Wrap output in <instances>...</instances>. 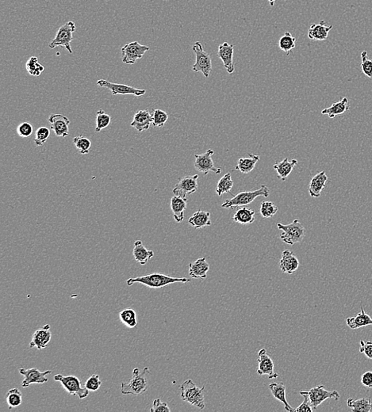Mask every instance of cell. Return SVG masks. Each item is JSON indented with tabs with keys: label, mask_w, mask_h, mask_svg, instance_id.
I'll return each mask as SVG.
<instances>
[{
	"label": "cell",
	"mask_w": 372,
	"mask_h": 412,
	"mask_svg": "<svg viewBox=\"0 0 372 412\" xmlns=\"http://www.w3.org/2000/svg\"><path fill=\"white\" fill-rule=\"evenodd\" d=\"M151 412H170L171 409L168 407V404L165 402L161 401L160 399H156L153 401L152 408L150 409Z\"/></svg>",
	"instance_id": "cell-48"
},
{
	"label": "cell",
	"mask_w": 372,
	"mask_h": 412,
	"mask_svg": "<svg viewBox=\"0 0 372 412\" xmlns=\"http://www.w3.org/2000/svg\"><path fill=\"white\" fill-rule=\"evenodd\" d=\"M347 405L353 412L372 411V403L370 398H361L356 400L349 398L347 400Z\"/></svg>",
	"instance_id": "cell-33"
},
{
	"label": "cell",
	"mask_w": 372,
	"mask_h": 412,
	"mask_svg": "<svg viewBox=\"0 0 372 412\" xmlns=\"http://www.w3.org/2000/svg\"><path fill=\"white\" fill-rule=\"evenodd\" d=\"M350 105L348 99L347 98H343L340 102L332 104L330 107H328L322 111L323 115H328L330 118H334L336 116L341 115L345 114L347 111H349Z\"/></svg>",
	"instance_id": "cell-30"
},
{
	"label": "cell",
	"mask_w": 372,
	"mask_h": 412,
	"mask_svg": "<svg viewBox=\"0 0 372 412\" xmlns=\"http://www.w3.org/2000/svg\"><path fill=\"white\" fill-rule=\"evenodd\" d=\"M6 400L8 404L9 408L12 409L21 405L23 403V395L20 390L17 388L9 390L6 396Z\"/></svg>",
	"instance_id": "cell-37"
},
{
	"label": "cell",
	"mask_w": 372,
	"mask_h": 412,
	"mask_svg": "<svg viewBox=\"0 0 372 412\" xmlns=\"http://www.w3.org/2000/svg\"><path fill=\"white\" fill-rule=\"evenodd\" d=\"M196 56V63L192 66L194 73H202L206 78H209L212 71L211 57L203 48L201 42H196L192 47Z\"/></svg>",
	"instance_id": "cell-7"
},
{
	"label": "cell",
	"mask_w": 372,
	"mask_h": 412,
	"mask_svg": "<svg viewBox=\"0 0 372 412\" xmlns=\"http://www.w3.org/2000/svg\"><path fill=\"white\" fill-rule=\"evenodd\" d=\"M269 389L272 392V396L275 400H279V402L284 404V409L287 411L294 412V408H293L288 404L287 397H286V385L284 382L279 383H272L269 385Z\"/></svg>",
	"instance_id": "cell-27"
},
{
	"label": "cell",
	"mask_w": 372,
	"mask_h": 412,
	"mask_svg": "<svg viewBox=\"0 0 372 412\" xmlns=\"http://www.w3.org/2000/svg\"><path fill=\"white\" fill-rule=\"evenodd\" d=\"M198 180H199L198 174L185 176V177L180 178L172 190L173 194L179 196V197L187 199V196L197 191L198 188H199Z\"/></svg>",
	"instance_id": "cell-12"
},
{
	"label": "cell",
	"mask_w": 372,
	"mask_h": 412,
	"mask_svg": "<svg viewBox=\"0 0 372 412\" xmlns=\"http://www.w3.org/2000/svg\"><path fill=\"white\" fill-rule=\"evenodd\" d=\"M215 154V151L209 149L205 153L196 154L194 155V168L196 171L201 172L204 175H207L209 172H214L215 174H221L220 168H215V163L212 159V155Z\"/></svg>",
	"instance_id": "cell-11"
},
{
	"label": "cell",
	"mask_w": 372,
	"mask_h": 412,
	"mask_svg": "<svg viewBox=\"0 0 372 412\" xmlns=\"http://www.w3.org/2000/svg\"><path fill=\"white\" fill-rule=\"evenodd\" d=\"M152 123V114L149 110H140L135 113L130 126L135 129L138 133L146 131L150 128Z\"/></svg>",
	"instance_id": "cell-20"
},
{
	"label": "cell",
	"mask_w": 372,
	"mask_h": 412,
	"mask_svg": "<svg viewBox=\"0 0 372 412\" xmlns=\"http://www.w3.org/2000/svg\"><path fill=\"white\" fill-rule=\"evenodd\" d=\"M73 143L76 149L83 155H86L90 152L92 142L87 137L83 136H76L73 139Z\"/></svg>",
	"instance_id": "cell-38"
},
{
	"label": "cell",
	"mask_w": 372,
	"mask_h": 412,
	"mask_svg": "<svg viewBox=\"0 0 372 412\" xmlns=\"http://www.w3.org/2000/svg\"><path fill=\"white\" fill-rule=\"evenodd\" d=\"M300 395L303 396L304 400H303V404H300L297 408L294 409V412H313L314 411L313 407H312L311 404H310V399H309L308 395H307V391H301L299 392Z\"/></svg>",
	"instance_id": "cell-45"
},
{
	"label": "cell",
	"mask_w": 372,
	"mask_h": 412,
	"mask_svg": "<svg viewBox=\"0 0 372 412\" xmlns=\"http://www.w3.org/2000/svg\"><path fill=\"white\" fill-rule=\"evenodd\" d=\"M360 352L365 354L367 359L372 360V342H365L364 340L360 341Z\"/></svg>",
	"instance_id": "cell-49"
},
{
	"label": "cell",
	"mask_w": 372,
	"mask_h": 412,
	"mask_svg": "<svg viewBox=\"0 0 372 412\" xmlns=\"http://www.w3.org/2000/svg\"><path fill=\"white\" fill-rule=\"evenodd\" d=\"M296 38L291 35L290 32H286L279 41V47L281 50L289 55L290 52L295 48Z\"/></svg>",
	"instance_id": "cell-36"
},
{
	"label": "cell",
	"mask_w": 372,
	"mask_h": 412,
	"mask_svg": "<svg viewBox=\"0 0 372 412\" xmlns=\"http://www.w3.org/2000/svg\"><path fill=\"white\" fill-rule=\"evenodd\" d=\"M54 380L61 382L63 387L67 390L70 395L77 396L80 400H83L89 395L90 391L86 387L82 386L81 381L76 377L72 375L63 376L61 374H57L54 376Z\"/></svg>",
	"instance_id": "cell-8"
},
{
	"label": "cell",
	"mask_w": 372,
	"mask_h": 412,
	"mask_svg": "<svg viewBox=\"0 0 372 412\" xmlns=\"http://www.w3.org/2000/svg\"><path fill=\"white\" fill-rule=\"evenodd\" d=\"M260 160L259 155L250 154L249 157H242L236 165L235 169L241 171L243 174H250L256 167V164Z\"/></svg>",
	"instance_id": "cell-31"
},
{
	"label": "cell",
	"mask_w": 372,
	"mask_h": 412,
	"mask_svg": "<svg viewBox=\"0 0 372 412\" xmlns=\"http://www.w3.org/2000/svg\"><path fill=\"white\" fill-rule=\"evenodd\" d=\"M133 255L136 262L144 266L149 259L154 256L153 250H148L140 240H136L133 247Z\"/></svg>",
	"instance_id": "cell-24"
},
{
	"label": "cell",
	"mask_w": 372,
	"mask_h": 412,
	"mask_svg": "<svg viewBox=\"0 0 372 412\" xmlns=\"http://www.w3.org/2000/svg\"><path fill=\"white\" fill-rule=\"evenodd\" d=\"M150 371L145 367L140 372L138 368H135L132 372V378L128 382H121V392L122 395H141L148 390L149 386V375Z\"/></svg>",
	"instance_id": "cell-2"
},
{
	"label": "cell",
	"mask_w": 372,
	"mask_h": 412,
	"mask_svg": "<svg viewBox=\"0 0 372 412\" xmlns=\"http://www.w3.org/2000/svg\"><path fill=\"white\" fill-rule=\"evenodd\" d=\"M275 365L272 357L268 354L265 349H261L258 353V369L257 373L260 376H269V379H275L279 377L275 372Z\"/></svg>",
	"instance_id": "cell-15"
},
{
	"label": "cell",
	"mask_w": 372,
	"mask_h": 412,
	"mask_svg": "<svg viewBox=\"0 0 372 412\" xmlns=\"http://www.w3.org/2000/svg\"><path fill=\"white\" fill-rule=\"evenodd\" d=\"M102 385V381L99 379V375L93 374L87 379L85 383V387L90 391H95L99 390Z\"/></svg>",
	"instance_id": "cell-46"
},
{
	"label": "cell",
	"mask_w": 372,
	"mask_h": 412,
	"mask_svg": "<svg viewBox=\"0 0 372 412\" xmlns=\"http://www.w3.org/2000/svg\"><path fill=\"white\" fill-rule=\"evenodd\" d=\"M192 278H174L168 276L161 273H152V274L145 275V276L137 277V278H130L127 281L128 286H131L135 283H140L152 289H159L162 287L168 286V284L174 283H187L191 281Z\"/></svg>",
	"instance_id": "cell-1"
},
{
	"label": "cell",
	"mask_w": 372,
	"mask_h": 412,
	"mask_svg": "<svg viewBox=\"0 0 372 412\" xmlns=\"http://www.w3.org/2000/svg\"><path fill=\"white\" fill-rule=\"evenodd\" d=\"M76 29V24L73 21L68 22L61 26L57 30L54 39L49 42V48H55L61 46L65 48L70 54L73 53L71 42H73V33Z\"/></svg>",
	"instance_id": "cell-6"
},
{
	"label": "cell",
	"mask_w": 372,
	"mask_h": 412,
	"mask_svg": "<svg viewBox=\"0 0 372 412\" xmlns=\"http://www.w3.org/2000/svg\"><path fill=\"white\" fill-rule=\"evenodd\" d=\"M180 397L184 401L201 410L205 408V386L199 388L192 380L189 379L180 385Z\"/></svg>",
	"instance_id": "cell-3"
},
{
	"label": "cell",
	"mask_w": 372,
	"mask_h": 412,
	"mask_svg": "<svg viewBox=\"0 0 372 412\" xmlns=\"http://www.w3.org/2000/svg\"><path fill=\"white\" fill-rule=\"evenodd\" d=\"M328 181V176L325 171H321L318 174L313 176L309 185V193L310 197L319 198L322 194V190L326 187Z\"/></svg>",
	"instance_id": "cell-22"
},
{
	"label": "cell",
	"mask_w": 372,
	"mask_h": 412,
	"mask_svg": "<svg viewBox=\"0 0 372 412\" xmlns=\"http://www.w3.org/2000/svg\"><path fill=\"white\" fill-rule=\"evenodd\" d=\"M50 130L47 127H40L35 133L34 143L37 146H42L49 139Z\"/></svg>",
	"instance_id": "cell-43"
},
{
	"label": "cell",
	"mask_w": 372,
	"mask_h": 412,
	"mask_svg": "<svg viewBox=\"0 0 372 412\" xmlns=\"http://www.w3.org/2000/svg\"><path fill=\"white\" fill-rule=\"evenodd\" d=\"M324 387L325 386L322 385H318V386L312 388L310 391H306L309 399H310L312 407L314 410H317L318 406H320L324 401H326L328 399H334L338 401L341 398V395L338 391L336 390L328 391V390L325 389Z\"/></svg>",
	"instance_id": "cell-10"
},
{
	"label": "cell",
	"mask_w": 372,
	"mask_h": 412,
	"mask_svg": "<svg viewBox=\"0 0 372 412\" xmlns=\"http://www.w3.org/2000/svg\"><path fill=\"white\" fill-rule=\"evenodd\" d=\"M233 221L235 222L241 224H250L254 222L255 220V212L251 208L243 207L239 208L237 209V212L234 213L233 217Z\"/></svg>",
	"instance_id": "cell-32"
},
{
	"label": "cell",
	"mask_w": 372,
	"mask_h": 412,
	"mask_svg": "<svg viewBox=\"0 0 372 412\" xmlns=\"http://www.w3.org/2000/svg\"><path fill=\"white\" fill-rule=\"evenodd\" d=\"M52 338V333L50 331L49 325H45L38 328L33 335L32 340L30 343V348L37 347L38 350H42L48 347L49 342Z\"/></svg>",
	"instance_id": "cell-17"
},
{
	"label": "cell",
	"mask_w": 372,
	"mask_h": 412,
	"mask_svg": "<svg viewBox=\"0 0 372 412\" xmlns=\"http://www.w3.org/2000/svg\"><path fill=\"white\" fill-rule=\"evenodd\" d=\"M120 320L129 328H134L137 325V313L132 309H126L119 312Z\"/></svg>",
	"instance_id": "cell-35"
},
{
	"label": "cell",
	"mask_w": 372,
	"mask_h": 412,
	"mask_svg": "<svg viewBox=\"0 0 372 412\" xmlns=\"http://www.w3.org/2000/svg\"><path fill=\"white\" fill-rule=\"evenodd\" d=\"M210 217H211L210 212L199 210L189 218L188 223L196 229H201L205 227L211 225Z\"/></svg>",
	"instance_id": "cell-25"
},
{
	"label": "cell",
	"mask_w": 372,
	"mask_h": 412,
	"mask_svg": "<svg viewBox=\"0 0 372 412\" xmlns=\"http://www.w3.org/2000/svg\"><path fill=\"white\" fill-rule=\"evenodd\" d=\"M278 207L273 202H263L260 205V212L263 218H272L277 213Z\"/></svg>",
	"instance_id": "cell-42"
},
{
	"label": "cell",
	"mask_w": 372,
	"mask_h": 412,
	"mask_svg": "<svg viewBox=\"0 0 372 412\" xmlns=\"http://www.w3.org/2000/svg\"><path fill=\"white\" fill-rule=\"evenodd\" d=\"M152 126L156 128L163 127L168 120V114L162 110H154L152 114Z\"/></svg>",
	"instance_id": "cell-41"
},
{
	"label": "cell",
	"mask_w": 372,
	"mask_h": 412,
	"mask_svg": "<svg viewBox=\"0 0 372 412\" xmlns=\"http://www.w3.org/2000/svg\"><path fill=\"white\" fill-rule=\"evenodd\" d=\"M299 261L294 252L289 250L282 252L279 261V268L285 274H292L299 267Z\"/></svg>",
	"instance_id": "cell-19"
},
{
	"label": "cell",
	"mask_w": 372,
	"mask_h": 412,
	"mask_svg": "<svg viewBox=\"0 0 372 412\" xmlns=\"http://www.w3.org/2000/svg\"><path fill=\"white\" fill-rule=\"evenodd\" d=\"M233 186H234V181L232 180V175L231 173H226L218 182L215 191L218 196L221 197L223 193H229L233 189Z\"/></svg>",
	"instance_id": "cell-34"
},
{
	"label": "cell",
	"mask_w": 372,
	"mask_h": 412,
	"mask_svg": "<svg viewBox=\"0 0 372 412\" xmlns=\"http://www.w3.org/2000/svg\"><path fill=\"white\" fill-rule=\"evenodd\" d=\"M361 312L355 317H349L346 319V324L351 329L356 330L358 328L372 325V318L366 313L364 308H360Z\"/></svg>",
	"instance_id": "cell-29"
},
{
	"label": "cell",
	"mask_w": 372,
	"mask_h": 412,
	"mask_svg": "<svg viewBox=\"0 0 372 412\" xmlns=\"http://www.w3.org/2000/svg\"><path fill=\"white\" fill-rule=\"evenodd\" d=\"M361 383L367 388H372V372L367 371L362 375Z\"/></svg>",
	"instance_id": "cell-50"
},
{
	"label": "cell",
	"mask_w": 372,
	"mask_h": 412,
	"mask_svg": "<svg viewBox=\"0 0 372 412\" xmlns=\"http://www.w3.org/2000/svg\"><path fill=\"white\" fill-rule=\"evenodd\" d=\"M268 1H269V4H270L271 7H273L274 4H275V1H277V0H268Z\"/></svg>",
	"instance_id": "cell-51"
},
{
	"label": "cell",
	"mask_w": 372,
	"mask_h": 412,
	"mask_svg": "<svg viewBox=\"0 0 372 412\" xmlns=\"http://www.w3.org/2000/svg\"><path fill=\"white\" fill-rule=\"evenodd\" d=\"M209 271V264L206 262V258L198 259L196 262L189 264V275L191 278L206 279Z\"/></svg>",
	"instance_id": "cell-21"
},
{
	"label": "cell",
	"mask_w": 372,
	"mask_h": 412,
	"mask_svg": "<svg viewBox=\"0 0 372 412\" xmlns=\"http://www.w3.org/2000/svg\"><path fill=\"white\" fill-rule=\"evenodd\" d=\"M278 228L282 231L280 239L288 245H294L301 243L306 237V229L299 220H294L291 224H285L278 223Z\"/></svg>",
	"instance_id": "cell-5"
},
{
	"label": "cell",
	"mask_w": 372,
	"mask_h": 412,
	"mask_svg": "<svg viewBox=\"0 0 372 412\" xmlns=\"http://www.w3.org/2000/svg\"><path fill=\"white\" fill-rule=\"evenodd\" d=\"M51 130H54L55 135L59 137H67L69 135L70 121L68 117L63 114H51L49 117Z\"/></svg>",
	"instance_id": "cell-16"
},
{
	"label": "cell",
	"mask_w": 372,
	"mask_h": 412,
	"mask_svg": "<svg viewBox=\"0 0 372 412\" xmlns=\"http://www.w3.org/2000/svg\"><path fill=\"white\" fill-rule=\"evenodd\" d=\"M298 164V161L297 159H294L292 160H289L288 158H285L281 162L274 164L273 168L277 171L278 178L282 181H285L292 172L294 167Z\"/></svg>",
	"instance_id": "cell-28"
},
{
	"label": "cell",
	"mask_w": 372,
	"mask_h": 412,
	"mask_svg": "<svg viewBox=\"0 0 372 412\" xmlns=\"http://www.w3.org/2000/svg\"><path fill=\"white\" fill-rule=\"evenodd\" d=\"M187 199L174 196L171 199V209L174 219L177 223H181L184 219V211L187 209Z\"/></svg>",
	"instance_id": "cell-26"
},
{
	"label": "cell",
	"mask_w": 372,
	"mask_h": 412,
	"mask_svg": "<svg viewBox=\"0 0 372 412\" xmlns=\"http://www.w3.org/2000/svg\"><path fill=\"white\" fill-rule=\"evenodd\" d=\"M26 70L31 76H39L41 73L45 70L43 66L38 63L36 57H32L26 64Z\"/></svg>",
	"instance_id": "cell-40"
},
{
	"label": "cell",
	"mask_w": 372,
	"mask_h": 412,
	"mask_svg": "<svg viewBox=\"0 0 372 412\" xmlns=\"http://www.w3.org/2000/svg\"><path fill=\"white\" fill-rule=\"evenodd\" d=\"M361 59L362 71L366 76L372 80V60L367 58V51H363L361 52Z\"/></svg>",
	"instance_id": "cell-44"
},
{
	"label": "cell",
	"mask_w": 372,
	"mask_h": 412,
	"mask_svg": "<svg viewBox=\"0 0 372 412\" xmlns=\"http://www.w3.org/2000/svg\"><path fill=\"white\" fill-rule=\"evenodd\" d=\"M17 133L23 138H27L33 133V126L29 122H23L17 126Z\"/></svg>",
	"instance_id": "cell-47"
},
{
	"label": "cell",
	"mask_w": 372,
	"mask_h": 412,
	"mask_svg": "<svg viewBox=\"0 0 372 412\" xmlns=\"http://www.w3.org/2000/svg\"><path fill=\"white\" fill-rule=\"evenodd\" d=\"M270 194V190L266 185H263L258 190L253 191H244L235 195L233 199H227L223 202L222 207L224 209H232L238 206H245L251 204L258 197L268 198Z\"/></svg>",
	"instance_id": "cell-4"
},
{
	"label": "cell",
	"mask_w": 372,
	"mask_h": 412,
	"mask_svg": "<svg viewBox=\"0 0 372 412\" xmlns=\"http://www.w3.org/2000/svg\"><path fill=\"white\" fill-rule=\"evenodd\" d=\"M234 45L224 42L218 47V57L222 60L227 73L232 74L235 70L234 62Z\"/></svg>",
	"instance_id": "cell-18"
},
{
	"label": "cell",
	"mask_w": 372,
	"mask_h": 412,
	"mask_svg": "<svg viewBox=\"0 0 372 412\" xmlns=\"http://www.w3.org/2000/svg\"><path fill=\"white\" fill-rule=\"evenodd\" d=\"M19 373L24 377L22 386L27 388L32 384H44L48 381L47 376L52 373V371L48 370L41 372L36 368L32 369H20Z\"/></svg>",
	"instance_id": "cell-14"
},
{
	"label": "cell",
	"mask_w": 372,
	"mask_h": 412,
	"mask_svg": "<svg viewBox=\"0 0 372 412\" xmlns=\"http://www.w3.org/2000/svg\"><path fill=\"white\" fill-rule=\"evenodd\" d=\"M332 29V26H327L324 20L321 21L318 24L313 23L309 29L308 38L313 41L326 40Z\"/></svg>",
	"instance_id": "cell-23"
},
{
	"label": "cell",
	"mask_w": 372,
	"mask_h": 412,
	"mask_svg": "<svg viewBox=\"0 0 372 412\" xmlns=\"http://www.w3.org/2000/svg\"><path fill=\"white\" fill-rule=\"evenodd\" d=\"M111 116L108 115V114L105 113L103 110H99L97 112V118H96V128H95V132L99 133L102 131L104 129L109 126L111 124Z\"/></svg>",
	"instance_id": "cell-39"
},
{
	"label": "cell",
	"mask_w": 372,
	"mask_h": 412,
	"mask_svg": "<svg viewBox=\"0 0 372 412\" xmlns=\"http://www.w3.org/2000/svg\"><path fill=\"white\" fill-rule=\"evenodd\" d=\"M149 50V46L140 45L138 42H130L121 48V61L124 64H134Z\"/></svg>",
	"instance_id": "cell-9"
},
{
	"label": "cell",
	"mask_w": 372,
	"mask_h": 412,
	"mask_svg": "<svg viewBox=\"0 0 372 412\" xmlns=\"http://www.w3.org/2000/svg\"><path fill=\"white\" fill-rule=\"evenodd\" d=\"M97 85L100 87L108 88L111 92L113 95H130L140 97L146 94V91L144 89L133 87L128 85L118 84V83H111L105 80H98Z\"/></svg>",
	"instance_id": "cell-13"
}]
</instances>
